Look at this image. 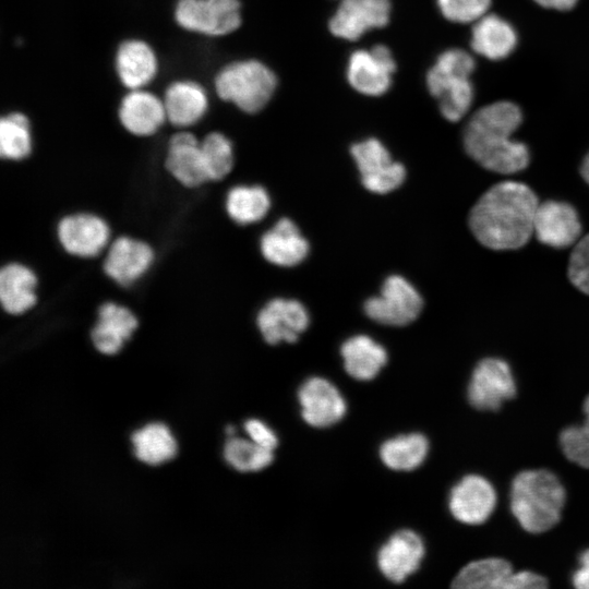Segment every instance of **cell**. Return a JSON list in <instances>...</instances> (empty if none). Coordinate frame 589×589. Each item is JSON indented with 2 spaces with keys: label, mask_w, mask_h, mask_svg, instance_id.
I'll return each mask as SVG.
<instances>
[{
  "label": "cell",
  "mask_w": 589,
  "mask_h": 589,
  "mask_svg": "<svg viewBox=\"0 0 589 589\" xmlns=\"http://www.w3.org/2000/svg\"><path fill=\"white\" fill-rule=\"evenodd\" d=\"M496 502L494 486L480 474L462 477L448 495L450 514L466 525H480L486 521L494 512Z\"/></svg>",
  "instance_id": "cell-12"
},
{
  "label": "cell",
  "mask_w": 589,
  "mask_h": 589,
  "mask_svg": "<svg viewBox=\"0 0 589 589\" xmlns=\"http://www.w3.org/2000/svg\"><path fill=\"white\" fill-rule=\"evenodd\" d=\"M175 19L184 29L206 36H225L241 23L239 0H179Z\"/></svg>",
  "instance_id": "cell-8"
},
{
  "label": "cell",
  "mask_w": 589,
  "mask_h": 589,
  "mask_svg": "<svg viewBox=\"0 0 589 589\" xmlns=\"http://www.w3.org/2000/svg\"><path fill=\"white\" fill-rule=\"evenodd\" d=\"M476 61L471 53L461 48H449L441 52L428 70L425 84L438 104L443 118L458 122L471 109L474 89L471 75Z\"/></svg>",
  "instance_id": "cell-4"
},
{
  "label": "cell",
  "mask_w": 589,
  "mask_h": 589,
  "mask_svg": "<svg viewBox=\"0 0 589 589\" xmlns=\"http://www.w3.org/2000/svg\"><path fill=\"white\" fill-rule=\"evenodd\" d=\"M383 464L395 471H411L420 467L429 453V441L421 433L398 435L380 447Z\"/></svg>",
  "instance_id": "cell-28"
},
{
  "label": "cell",
  "mask_w": 589,
  "mask_h": 589,
  "mask_svg": "<svg viewBox=\"0 0 589 589\" xmlns=\"http://www.w3.org/2000/svg\"><path fill=\"white\" fill-rule=\"evenodd\" d=\"M580 175L584 178V180L589 183V153L585 156L581 166H580Z\"/></svg>",
  "instance_id": "cell-42"
},
{
  "label": "cell",
  "mask_w": 589,
  "mask_h": 589,
  "mask_svg": "<svg viewBox=\"0 0 589 589\" xmlns=\"http://www.w3.org/2000/svg\"><path fill=\"white\" fill-rule=\"evenodd\" d=\"M136 458L147 465H159L176 454V442L168 428L161 423H151L132 435Z\"/></svg>",
  "instance_id": "cell-31"
},
{
  "label": "cell",
  "mask_w": 589,
  "mask_h": 589,
  "mask_svg": "<svg viewBox=\"0 0 589 589\" xmlns=\"http://www.w3.org/2000/svg\"><path fill=\"white\" fill-rule=\"evenodd\" d=\"M517 41L514 26L497 14L486 13L472 25L470 46L485 59L497 61L507 58Z\"/></svg>",
  "instance_id": "cell-20"
},
{
  "label": "cell",
  "mask_w": 589,
  "mask_h": 589,
  "mask_svg": "<svg viewBox=\"0 0 589 589\" xmlns=\"http://www.w3.org/2000/svg\"><path fill=\"white\" fill-rule=\"evenodd\" d=\"M436 5L447 21L473 24L488 13L491 0H436Z\"/></svg>",
  "instance_id": "cell-36"
},
{
  "label": "cell",
  "mask_w": 589,
  "mask_h": 589,
  "mask_svg": "<svg viewBox=\"0 0 589 589\" xmlns=\"http://www.w3.org/2000/svg\"><path fill=\"white\" fill-rule=\"evenodd\" d=\"M581 230L578 213L570 204L554 200L539 203L533 220V235L539 242L566 249L577 243Z\"/></svg>",
  "instance_id": "cell-15"
},
{
  "label": "cell",
  "mask_w": 589,
  "mask_h": 589,
  "mask_svg": "<svg viewBox=\"0 0 589 589\" xmlns=\"http://www.w3.org/2000/svg\"><path fill=\"white\" fill-rule=\"evenodd\" d=\"M166 167L180 183L187 187H197L208 181L201 142L190 132H179L171 136Z\"/></svg>",
  "instance_id": "cell-21"
},
{
  "label": "cell",
  "mask_w": 589,
  "mask_h": 589,
  "mask_svg": "<svg viewBox=\"0 0 589 589\" xmlns=\"http://www.w3.org/2000/svg\"><path fill=\"white\" fill-rule=\"evenodd\" d=\"M513 572L509 562L489 557L470 562L456 575L452 586L456 589H502Z\"/></svg>",
  "instance_id": "cell-30"
},
{
  "label": "cell",
  "mask_w": 589,
  "mask_h": 589,
  "mask_svg": "<svg viewBox=\"0 0 589 589\" xmlns=\"http://www.w3.org/2000/svg\"><path fill=\"white\" fill-rule=\"evenodd\" d=\"M566 500L560 479L546 469L524 470L510 485L509 506L522 529L541 533L560 520Z\"/></svg>",
  "instance_id": "cell-3"
},
{
  "label": "cell",
  "mask_w": 589,
  "mask_h": 589,
  "mask_svg": "<svg viewBox=\"0 0 589 589\" xmlns=\"http://www.w3.org/2000/svg\"><path fill=\"white\" fill-rule=\"evenodd\" d=\"M153 260L154 252L147 243L121 237L111 244L104 269L118 284L128 286L148 269Z\"/></svg>",
  "instance_id": "cell-19"
},
{
  "label": "cell",
  "mask_w": 589,
  "mask_h": 589,
  "mask_svg": "<svg viewBox=\"0 0 589 589\" xmlns=\"http://www.w3.org/2000/svg\"><path fill=\"white\" fill-rule=\"evenodd\" d=\"M244 430L250 440L260 446L274 450L278 445V437L274 430L259 419L247 420Z\"/></svg>",
  "instance_id": "cell-38"
},
{
  "label": "cell",
  "mask_w": 589,
  "mask_h": 589,
  "mask_svg": "<svg viewBox=\"0 0 589 589\" xmlns=\"http://www.w3.org/2000/svg\"><path fill=\"white\" fill-rule=\"evenodd\" d=\"M278 86L276 73L256 59L226 64L215 77L217 95L247 113L263 110Z\"/></svg>",
  "instance_id": "cell-5"
},
{
  "label": "cell",
  "mask_w": 589,
  "mask_h": 589,
  "mask_svg": "<svg viewBox=\"0 0 589 589\" xmlns=\"http://www.w3.org/2000/svg\"><path fill=\"white\" fill-rule=\"evenodd\" d=\"M423 299L404 276H388L377 296L364 302L365 314L374 322L388 326H405L420 314Z\"/></svg>",
  "instance_id": "cell-7"
},
{
  "label": "cell",
  "mask_w": 589,
  "mask_h": 589,
  "mask_svg": "<svg viewBox=\"0 0 589 589\" xmlns=\"http://www.w3.org/2000/svg\"><path fill=\"white\" fill-rule=\"evenodd\" d=\"M136 327L137 320L129 309L107 302L98 310V322L92 330V340L99 352L113 354Z\"/></svg>",
  "instance_id": "cell-23"
},
{
  "label": "cell",
  "mask_w": 589,
  "mask_h": 589,
  "mask_svg": "<svg viewBox=\"0 0 589 589\" xmlns=\"http://www.w3.org/2000/svg\"><path fill=\"white\" fill-rule=\"evenodd\" d=\"M350 154L356 163L363 187L376 194H386L399 188L406 179V168L395 160L387 147L375 137L354 143Z\"/></svg>",
  "instance_id": "cell-9"
},
{
  "label": "cell",
  "mask_w": 589,
  "mask_h": 589,
  "mask_svg": "<svg viewBox=\"0 0 589 589\" xmlns=\"http://www.w3.org/2000/svg\"><path fill=\"white\" fill-rule=\"evenodd\" d=\"M58 238L67 252L91 257L97 255L107 244L109 228L95 215L77 214L60 220Z\"/></svg>",
  "instance_id": "cell-17"
},
{
  "label": "cell",
  "mask_w": 589,
  "mask_h": 589,
  "mask_svg": "<svg viewBox=\"0 0 589 589\" xmlns=\"http://www.w3.org/2000/svg\"><path fill=\"white\" fill-rule=\"evenodd\" d=\"M522 122L520 108L509 100L488 104L469 118L464 130L466 153L486 170L513 175L530 163L528 146L512 136Z\"/></svg>",
  "instance_id": "cell-2"
},
{
  "label": "cell",
  "mask_w": 589,
  "mask_h": 589,
  "mask_svg": "<svg viewBox=\"0 0 589 589\" xmlns=\"http://www.w3.org/2000/svg\"><path fill=\"white\" fill-rule=\"evenodd\" d=\"M425 554L422 538L414 531L395 532L378 550L376 563L380 572L390 581L400 584L413 574Z\"/></svg>",
  "instance_id": "cell-16"
},
{
  "label": "cell",
  "mask_w": 589,
  "mask_h": 589,
  "mask_svg": "<svg viewBox=\"0 0 589 589\" xmlns=\"http://www.w3.org/2000/svg\"><path fill=\"white\" fill-rule=\"evenodd\" d=\"M256 324L269 345L296 342L308 328L310 315L306 308L296 299L275 298L259 312Z\"/></svg>",
  "instance_id": "cell-14"
},
{
  "label": "cell",
  "mask_w": 589,
  "mask_h": 589,
  "mask_svg": "<svg viewBox=\"0 0 589 589\" xmlns=\"http://www.w3.org/2000/svg\"><path fill=\"white\" fill-rule=\"evenodd\" d=\"M303 420L313 428H328L347 412V402L339 389L328 380L312 376L298 390Z\"/></svg>",
  "instance_id": "cell-13"
},
{
  "label": "cell",
  "mask_w": 589,
  "mask_h": 589,
  "mask_svg": "<svg viewBox=\"0 0 589 589\" xmlns=\"http://www.w3.org/2000/svg\"><path fill=\"white\" fill-rule=\"evenodd\" d=\"M224 456L231 467L241 472L260 471L274 460L272 449L241 437H231L226 443Z\"/></svg>",
  "instance_id": "cell-33"
},
{
  "label": "cell",
  "mask_w": 589,
  "mask_h": 589,
  "mask_svg": "<svg viewBox=\"0 0 589 589\" xmlns=\"http://www.w3.org/2000/svg\"><path fill=\"white\" fill-rule=\"evenodd\" d=\"M560 446L572 462L589 469V425H569L560 434Z\"/></svg>",
  "instance_id": "cell-35"
},
{
  "label": "cell",
  "mask_w": 589,
  "mask_h": 589,
  "mask_svg": "<svg viewBox=\"0 0 589 589\" xmlns=\"http://www.w3.org/2000/svg\"><path fill=\"white\" fill-rule=\"evenodd\" d=\"M32 140L25 115L11 112L0 120V154L3 158L20 160L29 155Z\"/></svg>",
  "instance_id": "cell-32"
},
{
  "label": "cell",
  "mask_w": 589,
  "mask_h": 589,
  "mask_svg": "<svg viewBox=\"0 0 589 589\" xmlns=\"http://www.w3.org/2000/svg\"><path fill=\"white\" fill-rule=\"evenodd\" d=\"M578 568L572 575V584L578 589H589V549L578 558Z\"/></svg>",
  "instance_id": "cell-40"
},
{
  "label": "cell",
  "mask_w": 589,
  "mask_h": 589,
  "mask_svg": "<svg viewBox=\"0 0 589 589\" xmlns=\"http://www.w3.org/2000/svg\"><path fill=\"white\" fill-rule=\"evenodd\" d=\"M567 272L570 283L579 291L589 296V233L574 245Z\"/></svg>",
  "instance_id": "cell-37"
},
{
  "label": "cell",
  "mask_w": 589,
  "mask_h": 589,
  "mask_svg": "<svg viewBox=\"0 0 589 589\" xmlns=\"http://www.w3.org/2000/svg\"><path fill=\"white\" fill-rule=\"evenodd\" d=\"M118 115L124 129L139 136L154 134L167 119L164 101L141 88L122 98Z\"/></svg>",
  "instance_id": "cell-22"
},
{
  "label": "cell",
  "mask_w": 589,
  "mask_h": 589,
  "mask_svg": "<svg viewBox=\"0 0 589 589\" xmlns=\"http://www.w3.org/2000/svg\"><path fill=\"white\" fill-rule=\"evenodd\" d=\"M271 208V196L261 185H237L227 194L226 209L230 218L240 225L263 219Z\"/></svg>",
  "instance_id": "cell-29"
},
{
  "label": "cell",
  "mask_w": 589,
  "mask_h": 589,
  "mask_svg": "<svg viewBox=\"0 0 589 589\" xmlns=\"http://www.w3.org/2000/svg\"><path fill=\"white\" fill-rule=\"evenodd\" d=\"M516 395V382L510 366L500 358H484L471 374L467 396L472 407L496 411Z\"/></svg>",
  "instance_id": "cell-10"
},
{
  "label": "cell",
  "mask_w": 589,
  "mask_h": 589,
  "mask_svg": "<svg viewBox=\"0 0 589 589\" xmlns=\"http://www.w3.org/2000/svg\"><path fill=\"white\" fill-rule=\"evenodd\" d=\"M260 249L269 263L291 267L305 260L310 245L291 219L281 218L262 236Z\"/></svg>",
  "instance_id": "cell-18"
},
{
  "label": "cell",
  "mask_w": 589,
  "mask_h": 589,
  "mask_svg": "<svg viewBox=\"0 0 589 589\" xmlns=\"http://www.w3.org/2000/svg\"><path fill=\"white\" fill-rule=\"evenodd\" d=\"M157 58L148 44L139 39L123 41L116 55V70L122 84L139 89L149 83L157 72Z\"/></svg>",
  "instance_id": "cell-25"
},
{
  "label": "cell",
  "mask_w": 589,
  "mask_h": 589,
  "mask_svg": "<svg viewBox=\"0 0 589 589\" xmlns=\"http://www.w3.org/2000/svg\"><path fill=\"white\" fill-rule=\"evenodd\" d=\"M537 4L544 9L556 11H568L573 9L578 0H533Z\"/></svg>",
  "instance_id": "cell-41"
},
{
  "label": "cell",
  "mask_w": 589,
  "mask_h": 589,
  "mask_svg": "<svg viewBox=\"0 0 589 589\" xmlns=\"http://www.w3.org/2000/svg\"><path fill=\"white\" fill-rule=\"evenodd\" d=\"M340 354L346 372L358 381L377 376L388 360L386 349L368 335H354L342 342Z\"/></svg>",
  "instance_id": "cell-26"
},
{
  "label": "cell",
  "mask_w": 589,
  "mask_h": 589,
  "mask_svg": "<svg viewBox=\"0 0 589 589\" xmlns=\"http://www.w3.org/2000/svg\"><path fill=\"white\" fill-rule=\"evenodd\" d=\"M397 63L393 51L383 44L352 51L346 64L350 87L366 97H380L393 85Z\"/></svg>",
  "instance_id": "cell-6"
},
{
  "label": "cell",
  "mask_w": 589,
  "mask_h": 589,
  "mask_svg": "<svg viewBox=\"0 0 589 589\" xmlns=\"http://www.w3.org/2000/svg\"><path fill=\"white\" fill-rule=\"evenodd\" d=\"M36 276L26 266L12 263L0 272V300L5 312L19 315L36 303Z\"/></svg>",
  "instance_id": "cell-27"
},
{
  "label": "cell",
  "mask_w": 589,
  "mask_h": 589,
  "mask_svg": "<svg viewBox=\"0 0 589 589\" xmlns=\"http://www.w3.org/2000/svg\"><path fill=\"white\" fill-rule=\"evenodd\" d=\"M548 580L533 572H512L502 585V589H544Z\"/></svg>",
  "instance_id": "cell-39"
},
{
  "label": "cell",
  "mask_w": 589,
  "mask_h": 589,
  "mask_svg": "<svg viewBox=\"0 0 589 589\" xmlns=\"http://www.w3.org/2000/svg\"><path fill=\"white\" fill-rule=\"evenodd\" d=\"M201 149L208 180H220L231 171L233 146L226 135L219 132L207 134L201 142Z\"/></svg>",
  "instance_id": "cell-34"
},
{
  "label": "cell",
  "mask_w": 589,
  "mask_h": 589,
  "mask_svg": "<svg viewBox=\"0 0 589 589\" xmlns=\"http://www.w3.org/2000/svg\"><path fill=\"white\" fill-rule=\"evenodd\" d=\"M390 15V0H340L328 20V31L336 38L354 41L385 27Z\"/></svg>",
  "instance_id": "cell-11"
},
{
  "label": "cell",
  "mask_w": 589,
  "mask_h": 589,
  "mask_svg": "<svg viewBox=\"0 0 589 589\" xmlns=\"http://www.w3.org/2000/svg\"><path fill=\"white\" fill-rule=\"evenodd\" d=\"M167 120L180 128L190 127L203 118L208 108L205 89L192 81L170 84L164 97Z\"/></svg>",
  "instance_id": "cell-24"
},
{
  "label": "cell",
  "mask_w": 589,
  "mask_h": 589,
  "mask_svg": "<svg viewBox=\"0 0 589 589\" xmlns=\"http://www.w3.org/2000/svg\"><path fill=\"white\" fill-rule=\"evenodd\" d=\"M539 200L525 183L502 181L485 191L472 206L468 224L483 247L516 250L533 235Z\"/></svg>",
  "instance_id": "cell-1"
},
{
  "label": "cell",
  "mask_w": 589,
  "mask_h": 589,
  "mask_svg": "<svg viewBox=\"0 0 589 589\" xmlns=\"http://www.w3.org/2000/svg\"><path fill=\"white\" fill-rule=\"evenodd\" d=\"M584 412L586 416V423L589 425V395L584 402Z\"/></svg>",
  "instance_id": "cell-43"
}]
</instances>
